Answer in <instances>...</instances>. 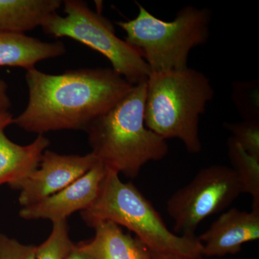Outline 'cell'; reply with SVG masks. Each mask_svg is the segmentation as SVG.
<instances>
[{
	"instance_id": "obj_12",
	"label": "cell",
	"mask_w": 259,
	"mask_h": 259,
	"mask_svg": "<svg viewBox=\"0 0 259 259\" xmlns=\"http://www.w3.org/2000/svg\"><path fill=\"white\" fill-rule=\"evenodd\" d=\"M95 236L77 245L93 259H151L152 251L138 238L125 233L118 225L105 221L94 227Z\"/></svg>"
},
{
	"instance_id": "obj_9",
	"label": "cell",
	"mask_w": 259,
	"mask_h": 259,
	"mask_svg": "<svg viewBox=\"0 0 259 259\" xmlns=\"http://www.w3.org/2000/svg\"><path fill=\"white\" fill-rule=\"evenodd\" d=\"M107 168L97 161L90 171L38 203L24 207L19 215L25 220H50L53 223L67 220L76 211H83L95 202Z\"/></svg>"
},
{
	"instance_id": "obj_8",
	"label": "cell",
	"mask_w": 259,
	"mask_h": 259,
	"mask_svg": "<svg viewBox=\"0 0 259 259\" xmlns=\"http://www.w3.org/2000/svg\"><path fill=\"white\" fill-rule=\"evenodd\" d=\"M97 161L91 152L78 156L46 150L37 168L15 187L20 190L19 202L24 207L41 202L82 177Z\"/></svg>"
},
{
	"instance_id": "obj_11",
	"label": "cell",
	"mask_w": 259,
	"mask_h": 259,
	"mask_svg": "<svg viewBox=\"0 0 259 259\" xmlns=\"http://www.w3.org/2000/svg\"><path fill=\"white\" fill-rule=\"evenodd\" d=\"M13 115L10 111H0V185L8 184L13 189L37 168L42 153L50 145L44 135L27 146L13 142L5 134L12 125Z\"/></svg>"
},
{
	"instance_id": "obj_19",
	"label": "cell",
	"mask_w": 259,
	"mask_h": 259,
	"mask_svg": "<svg viewBox=\"0 0 259 259\" xmlns=\"http://www.w3.org/2000/svg\"><path fill=\"white\" fill-rule=\"evenodd\" d=\"M36 246L24 245L0 232V259H35Z\"/></svg>"
},
{
	"instance_id": "obj_20",
	"label": "cell",
	"mask_w": 259,
	"mask_h": 259,
	"mask_svg": "<svg viewBox=\"0 0 259 259\" xmlns=\"http://www.w3.org/2000/svg\"><path fill=\"white\" fill-rule=\"evenodd\" d=\"M8 92V83L4 80L0 79V111H9L12 106Z\"/></svg>"
},
{
	"instance_id": "obj_3",
	"label": "cell",
	"mask_w": 259,
	"mask_h": 259,
	"mask_svg": "<svg viewBox=\"0 0 259 259\" xmlns=\"http://www.w3.org/2000/svg\"><path fill=\"white\" fill-rule=\"evenodd\" d=\"M146 83V127L166 141L180 140L189 153H200L199 120L214 95L209 78L187 67L151 71Z\"/></svg>"
},
{
	"instance_id": "obj_13",
	"label": "cell",
	"mask_w": 259,
	"mask_h": 259,
	"mask_svg": "<svg viewBox=\"0 0 259 259\" xmlns=\"http://www.w3.org/2000/svg\"><path fill=\"white\" fill-rule=\"evenodd\" d=\"M66 46L61 41L44 42L19 32H0V67L34 69L47 59L64 55Z\"/></svg>"
},
{
	"instance_id": "obj_6",
	"label": "cell",
	"mask_w": 259,
	"mask_h": 259,
	"mask_svg": "<svg viewBox=\"0 0 259 259\" xmlns=\"http://www.w3.org/2000/svg\"><path fill=\"white\" fill-rule=\"evenodd\" d=\"M63 5L66 15H49L40 26L44 33L69 37L97 51L110 61L114 71L134 86L146 82L151 70L136 49L117 36L110 20L82 0H65Z\"/></svg>"
},
{
	"instance_id": "obj_15",
	"label": "cell",
	"mask_w": 259,
	"mask_h": 259,
	"mask_svg": "<svg viewBox=\"0 0 259 259\" xmlns=\"http://www.w3.org/2000/svg\"><path fill=\"white\" fill-rule=\"evenodd\" d=\"M227 144L232 168L241 182L243 192L251 195L252 210L259 212V161L248 154L231 137Z\"/></svg>"
},
{
	"instance_id": "obj_14",
	"label": "cell",
	"mask_w": 259,
	"mask_h": 259,
	"mask_svg": "<svg viewBox=\"0 0 259 259\" xmlns=\"http://www.w3.org/2000/svg\"><path fill=\"white\" fill-rule=\"evenodd\" d=\"M61 0H0V32L25 33L57 13Z\"/></svg>"
},
{
	"instance_id": "obj_2",
	"label": "cell",
	"mask_w": 259,
	"mask_h": 259,
	"mask_svg": "<svg viewBox=\"0 0 259 259\" xmlns=\"http://www.w3.org/2000/svg\"><path fill=\"white\" fill-rule=\"evenodd\" d=\"M146 83L134 85L118 103L85 132L93 153L107 169L135 179L149 161L163 159L168 152L166 140L145 125Z\"/></svg>"
},
{
	"instance_id": "obj_22",
	"label": "cell",
	"mask_w": 259,
	"mask_h": 259,
	"mask_svg": "<svg viewBox=\"0 0 259 259\" xmlns=\"http://www.w3.org/2000/svg\"><path fill=\"white\" fill-rule=\"evenodd\" d=\"M65 259H93L88 253L80 250L77 245H75L72 251Z\"/></svg>"
},
{
	"instance_id": "obj_17",
	"label": "cell",
	"mask_w": 259,
	"mask_h": 259,
	"mask_svg": "<svg viewBox=\"0 0 259 259\" xmlns=\"http://www.w3.org/2000/svg\"><path fill=\"white\" fill-rule=\"evenodd\" d=\"M223 127L245 151L259 161V120L225 122Z\"/></svg>"
},
{
	"instance_id": "obj_5",
	"label": "cell",
	"mask_w": 259,
	"mask_h": 259,
	"mask_svg": "<svg viewBox=\"0 0 259 259\" xmlns=\"http://www.w3.org/2000/svg\"><path fill=\"white\" fill-rule=\"evenodd\" d=\"M139 14L116 22L125 32V42L139 53L151 71L184 69L194 48L203 46L210 35L212 11L188 5L171 21L161 20L137 3Z\"/></svg>"
},
{
	"instance_id": "obj_21",
	"label": "cell",
	"mask_w": 259,
	"mask_h": 259,
	"mask_svg": "<svg viewBox=\"0 0 259 259\" xmlns=\"http://www.w3.org/2000/svg\"><path fill=\"white\" fill-rule=\"evenodd\" d=\"M202 255H190L168 252H152L151 259H203Z\"/></svg>"
},
{
	"instance_id": "obj_18",
	"label": "cell",
	"mask_w": 259,
	"mask_h": 259,
	"mask_svg": "<svg viewBox=\"0 0 259 259\" xmlns=\"http://www.w3.org/2000/svg\"><path fill=\"white\" fill-rule=\"evenodd\" d=\"M233 97L244 120H259L258 83H234Z\"/></svg>"
},
{
	"instance_id": "obj_10",
	"label": "cell",
	"mask_w": 259,
	"mask_h": 259,
	"mask_svg": "<svg viewBox=\"0 0 259 259\" xmlns=\"http://www.w3.org/2000/svg\"><path fill=\"white\" fill-rule=\"evenodd\" d=\"M202 256L236 254L242 245L259 238V212L232 208L223 212L198 237Z\"/></svg>"
},
{
	"instance_id": "obj_1",
	"label": "cell",
	"mask_w": 259,
	"mask_h": 259,
	"mask_svg": "<svg viewBox=\"0 0 259 259\" xmlns=\"http://www.w3.org/2000/svg\"><path fill=\"white\" fill-rule=\"evenodd\" d=\"M28 100L12 125L44 135L62 130L86 131L131 91V84L112 68H84L49 74L27 70Z\"/></svg>"
},
{
	"instance_id": "obj_7",
	"label": "cell",
	"mask_w": 259,
	"mask_h": 259,
	"mask_svg": "<svg viewBox=\"0 0 259 259\" xmlns=\"http://www.w3.org/2000/svg\"><path fill=\"white\" fill-rule=\"evenodd\" d=\"M242 193L241 182L233 168L223 165L202 168L167 202L174 230L180 236H195L205 218L228 208Z\"/></svg>"
},
{
	"instance_id": "obj_16",
	"label": "cell",
	"mask_w": 259,
	"mask_h": 259,
	"mask_svg": "<svg viewBox=\"0 0 259 259\" xmlns=\"http://www.w3.org/2000/svg\"><path fill=\"white\" fill-rule=\"evenodd\" d=\"M75 244L69 235L67 220L53 223V229L47 241L36 246L35 259H65Z\"/></svg>"
},
{
	"instance_id": "obj_4",
	"label": "cell",
	"mask_w": 259,
	"mask_h": 259,
	"mask_svg": "<svg viewBox=\"0 0 259 259\" xmlns=\"http://www.w3.org/2000/svg\"><path fill=\"white\" fill-rule=\"evenodd\" d=\"M89 226L105 221L125 227L154 253L202 255L196 236H180L167 228L159 213L132 183H124L117 172L107 169L100 193L91 207L81 211Z\"/></svg>"
}]
</instances>
